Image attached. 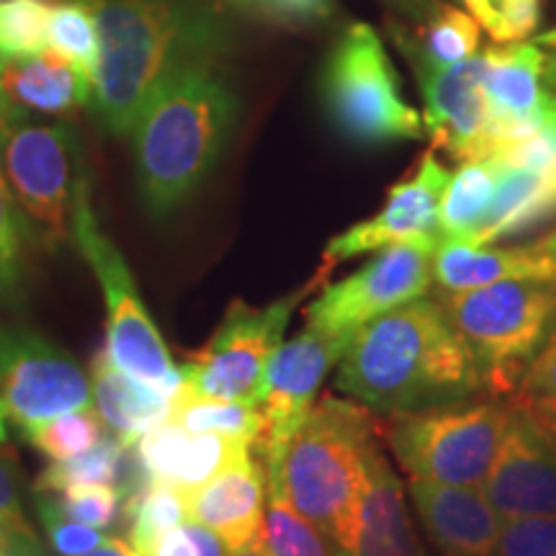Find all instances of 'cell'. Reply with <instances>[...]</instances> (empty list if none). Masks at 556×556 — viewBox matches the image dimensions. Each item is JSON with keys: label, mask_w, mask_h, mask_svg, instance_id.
Here are the masks:
<instances>
[{"label": "cell", "mask_w": 556, "mask_h": 556, "mask_svg": "<svg viewBox=\"0 0 556 556\" xmlns=\"http://www.w3.org/2000/svg\"><path fill=\"white\" fill-rule=\"evenodd\" d=\"M462 3L467 5L471 16L477 18V24L482 26L492 39L503 45V21H500L495 0H462Z\"/></svg>", "instance_id": "43"}, {"label": "cell", "mask_w": 556, "mask_h": 556, "mask_svg": "<svg viewBox=\"0 0 556 556\" xmlns=\"http://www.w3.org/2000/svg\"><path fill=\"white\" fill-rule=\"evenodd\" d=\"M0 80L18 109L65 116L93 103V80L54 52L0 58Z\"/></svg>", "instance_id": "22"}, {"label": "cell", "mask_w": 556, "mask_h": 556, "mask_svg": "<svg viewBox=\"0 0 556 556\" xmlns=\"http://www.w3.org/2000/svg\"><path fill=\"white\" fill-rule=\"evenodd\" d=\"M500 180L497 157L464 160L448 178L438 206V238L475 240L482 232Z\"/></svg>", "instance_id": "24"}, {"label": "cell", "mask_w": 556, "mask_h": 556, "mask_svg": "<svg viewBox=\"0 0 556 556\" xmlns=\"http://www.w3.org/2000/svg\"><path fill=\"white\" fill-rule=\"evenodd\" d=\"M448 178L446 165L435 157V152H426L415 173L389 189L387 201L374 217L348 227L325 245V266L332 268L356 255L377 253L394 242L435 235L438 206H441Z\"/></svg>", "instance_id": "17"}, {"label": "cell", "mask_w": 556, "mask_h": 556, "mask_svg": "<svg viewBox=\"0 0 556 556\" xmlns=\"http://www.w3.org/2000/svg\"><path fill=\"white\" fill-rule=\"evenodd\" d=\"M435 235H428L377 250L356 274L319 291L307 307V323L353 338L371 319L426 296L435 281Z\"/></svg>", "instance_id": "11"}, {"label": "cell", "mask_w": 556, "mask_h": 556, "mask_svg": "<svg viewBox=\"0 0 556 556\" xmlns=\"http://www.w3.org/2000/svg\"><path fill=\"white\" fill-rule=\"evenodd\" d=\"M238 111L217 60L186 65L152 96L131 129L139 197L152 219L173 217L197 197L227 148Z\"/></svg>", "instance_id": "3"}, {"label": "cell", "mask_w": 556, "mask_h": 556, "mask_svg": "<svg viewBox=\"0 0 556 556\" xmlns=\"http://www.w3.org/2000/svg\"><path fill=\"white\" fill-rule=\"evenodd\" d=\"M348 343L351 338L332 336L307 323L296 338L283 340L276 348L261 402L263 433L255 443L261 458L281 456L289 438L296 433L315 405L328 371L343 358Z\"/></svg>", "instance_id": "14"}, {"label": "cell", "mask_w": 556, "mask_h": 556, "mask_svg": "<svg viewBox=\"0 0 556 556\" xmlns=\"http://www.w3.org/2000/svg\"><path fill=\"white\" fill-rule=\"evenodd\" d=\"M405 58L426 60L430 65H456L479 54V24L471 13L451 5H441L435 16L422 26L420 39H409L405 31L394 29Z\"/></svg>", "instance_id": "25"}, {"label": "cell", "mask_w": 556, "mask_h": 556, "mask_svg": "<svg viewBox=\"0 0 556 556\" xmlns=\"http://www.w3.org/2000/svg\"><path fill=\"white\" fill-rule=\"evenodd\" d=\"M0 400L18 428L88 407L93 389L83 368L52 340L0 323Z\"/></svg>", "instance_id": "12"}, {"label": "cell", "mask_w": 556, "mask_h": 556, "mask_svg": "<svg viewBox=\"0 0 556 556\" xmlns=\"http://www.w3.org/2000/svg\"><path fill=\"white\" fill-rule=\"evenodd\" d=\"M21 116H26V111L18 109L16 103L9 99V93H5V88H3V80H0V131L9 127L11 122L21 119Z\"/></svg>", "instance_id": "46"}, {"label": "cell", "mask_w": 556, "mask_h": 556, "mask_svg": "<svg viewBox=\"0 0 556 556\" xmlns=\"http://www.w3.org/2000/svg\"><path fill=\"white\" fill-rule=\"evenodd\" d=\"M348 556H428L409 518L405 486L377 441L364 458L356 539Z\"/></svg>", "instance_id": "20"}, {"label": "cell", "mask_w": 556, "mask_h": 556, "mask_svg": "<svg viewBox=\"0 0 556 556\" xmlns=\"http://www.w3.org/2000/svg\"><path fill=\"white\" fill-rule=\"evenodd\" d=\"M0 173L34 238L50 250L73 240L75 201L88 170L70 124L11 122L0 131Z\"/></svg>", "instance_id": "8"}, {"label": "cell", "mask_w": 556, "mask_h": 556, "mask_svg": "<svg viewBox=\"0 0 556 556\" xmlns=\"http://www.w3.org/2000/svg\"><path fill=\"white\" fill-rule=\"evenodd\" d=\"M409 495L443 556H495L503 518L482 486L409 479Z\"/></svg>", "instance_id": "18"}, {"label": "cell", "mask_w": 556, "mask_h": 556, "mask_svg": "<svg viewBox=\"0 0 556 556\" xmlns=\"http://www.w3.org/2000/svg\"><path fill=\"white\" fill-rule=\"evenodd\" d=\"M484 101L490 119V155L546 124H556V54L510 41L484 52Z\"/></svg>", "instance_id": "13"}, {"label": "cell", "mask_w": 556, "mask_h": 556, "mask_svg": "<svg viewBox=\"0 0 556 556\" xmlns=\"http://www.w3.org/2000/svg\"><path fill=\"white\" fill-rule=\"evenodd\" d=\"M229 556H270V554L266 552V546H263V541L258 539L253 541V544L238 548V552H229Z\"/></svg>", "instance_id": "48"}, {"label": "cell", "mask_w": 556, "mask_h": 556, "mask_svg": "<svg viewBox=\"0 0 556 556\" xmlns=\"http://www.w3.org/2000/svg\"><path fill=\"white\" fill-rule=\"evenodd\" d=\"M536 45H541V47H554V45H556V29L546 31L544 37H539V39H536Z\"/></svg>", "instance_id": "50"}, {"label": "cell", "mask_w": 556, "mask_h": 556, "mask_svg": "<svg viewBox=\"0 0 556 556\" xmlns=\"http://www.w3.org/2000/svg\"><path fill=\"white\" fill-rule=\"evenodd\" d=\"M90 389L103 426L122 443H137L148 430L170 417V394L131 377L109 358L106 351L93 361Z\"/></svg>", "instance_id": "23"}, {"label": "cell", "mask_w": 556, "mask_h": 556, "mask_svg": "<svg viewBox=\"0 0 556 556\" xmlns=\"http://www.w3.org/2000/svg\"><path fill=\"white\" fill-rule=\"evenodd\" d=\"M497 13L503 21V45L523 41L539 26L541 0H497Z\"/></svg>", "instance_id": "38"}, {"label": "cell", "mask_w": 556, "mask_h": 556, "mask_svg": "<svg viewBox=\"0 0 556 556\" xmlns=\"http://www.w3.org/2000/svg\"><path fill=\"white\" fill-rule=\"evenodd\" d=\"M319 99L330 127L356 148L422 139L426 122L402 99L384 41L368 24H351L325 62Z\"/></svg>", "instance_id": "6"}, {"label": "cell", "mask_w": 556, "mask_h": 556, "mask_svg": "<svg viewBox=\"0 0 556 556\" xmlns=\"http://www.w3.org/2000/svg\"><path fill=\"white\" fill-rule=\"evenodd\" d=\"M47 0H0V58H34L47 52Z\"/></svg>", "instance_id": "32"}, {"label": "cell", "mask_w": 556, "mask_h": 556, "mask_svg": "<svg viewBox=\"0 0 556 556\" xmlns=\"http://www.w3.org/2000/svg\"><path fill=\"white\" fill-rule=\"evenodd\" d=\"M374 441L371 409L328 394L312 405L281 456L263 458L294 510L317 526L340 556L351 554L356 539L364 458Z\"/></svg>", "instance_id": "4"}, {"label": "cell", "mask_w": 556, "mask_h": 556, "mask_svg": "<svg viewBox=\"0 0 556 556\" xmlns=\"http://www.w3.org/2000/svg\"><path fill=\"white\" fill-rule=\"evenodd\" d=\"M99 26L93 106L111 135H131L152 96L178 70L219 60L229 47L222 18L197 0H83Z\"/></svg>", "instance_id": "2"}, {"label": "cell", "mask_w": 556, "mask_h": 556, "mask_svg": "<svg viewBox=\"0 0 556 556\" xmlns=\"http://www.w3.org/2000/svg\"><path fill=\"white\" fill-rule=\"evenodd\" d=\"M387 3L400 13H405L407 18L417 21L420 26H426L428 21L435 16V11L441 9L438 0H387ZM289 5L294 18H309L315 16V13H323L328 9V0H289Z\"/></svg>", "instance_id": "40"}, {"label": "cell", "mask_w": 556, "mask_h": 556, "mask_svg": "<svg viewBox=\"0 0 556 556\" xmlns=\"http://www.w3.org/2000/svg\"><path fill=\"white\" fill-rule=\"evenodd\" d=\"M389 417V446L409 479L482 486L510 420V402L464 400Z\"/></svg>", "instance_id": "7"}, {"label": "cell", "mask_w": 556, "mask_h": 556, "mask_svg": "<svg viewBox=\"0 0 556 556\" xmlns=\"http://www.w3.org/2000/svg\"><path fill=\"white\" fill-rule=\"evenodd\" d=\"M426 101V129L433 148L446 150L458 163L490 155V119L484 101V52L456 65H430L407 58Z\"/></svg>", "instance_id": "16"}, {"label": "cell", "mask_w": 556, "mask_h": 556, "mask_svg": "<svg viewBox=\"0 0 556 556\" xmlns=\"http://www.w3.org/2000/svg\"><path fill=\"white\" fill-rule=\"evenodd\" d=\"M541 417V415H539ZM544 420L548 422V428H552V433H554V438H556V420H552V417H544Z\"/></svg>", "instance_id": "51"}, {"label": "cell", "mask_w": 556, "mask_h": 556, "mask_svg": "<svg viewBox=\"0 0 556 556\" xmlns=\"http://www.w3.org/2000/svg\"><path fill=\"white\" fill-rule=\"evenodd\" d=\"M47 50L80 67L93 80L99 73V26L83 0H60L50 9Z\"/></svg>", "instance_id": "28"}, {"label": "cell", "mask_w": 556, "mask_h": 556, "mask_svg": "<svg viewBox=\"0 0 556 556\" xmlns=\"http://www.w3.org/2000/svg\"><path fill=\"white\" fill-rule=\"evenodd\" d=\"M253 448L219 433H191L170 417L137 441L152 482L168 484L184 497Z\"/></svg>", "instance_id": "21"}, {"label": "cell", "mask_w": 556, "mask_h": 556, "mask_svg": "<svg viewBox=\"0 0 556 556\" xmlns=\"http://www.w3.org/2000/svg\"><path fill=\"white\" fill-rule=\"evenodd\" d=\"M0 510L24 518V510H21L18 475L9 458H3V456H0Z\"/></svg>", "instance_id": "42"}, {"label": "cell", "mask_w": 556, "mask_h": 556, "mask_svg": "<svg viewBox=\"0 0 556 556\" xmlns=\"http://www.w3.org/2000/svg\"><path fill=\"white\" fill-rule=\"evenodd\" d=\"M124 516L129 520V546L139 556L165 531L186 523L189 510H186V497L178 490L155 482L144 495L124 505Z\"/></svg>", "instance_id": "30"}, {"label": "cell", "mask_w": 556, "mask_h": 556, "mask_svg": "<svg viewBox=\"0 0 556 556\" xmlns=\"http://www.w3.org/2000/svg\"><path fill=\"white\" fill-rule=\"evenodd\" d=\"M0 556H41L29 520L0 510Z\"/></svg>", "instance_id": "39"}, {"label": "cell", "mask_w": 556, "mask_h": 556, "mask_svg": "<svg viewBox=\"0 0 556 556\" xmlns=\"http://www.w3.org/2000/svg\"><path fill=\"white\" fill-rule=\"evenodd\" d=\"M186 528H189L193 544H197L201 556H227L229 548L225 546V541H222L217 533L208 531L204 526L193 523V520H186Z\"/></svg>", "instance_id": "44"}, {"label": "cell", "mask_w": 556, "mask_h": 556, "mask_svg": "<svg viewBox=\"0 0 556 556\" xmlns=\"http://www.w3.org/2000/svg\"><path fill=\"white\" fill-rule=\"evenodd\" d=\"M232 3L242 5V9L266 13V16H274V18H287V21L294 18L289 0H232Z\"/></svg>", "instance_id": "45"}, {"label": "cell", "mask_w": 556, "mask_h": 556, "mask_svg": "<svg viewBox=\"0 0 556 556\" xmlns=\"http://www.w3.org/2000/svg\"><path fill=\"white\" fill-rule=\"evenodd\" d=\"M83 556H137L135 552H131L129 544H124V541H116V539H109L106 544L93 548V552L83 554Z\"/></svg>", "instance_id": "47"}, {"label": "cell", "mask_w": 556, "mask_h": 556, "mask_svg": "<svg viewBox=\"0 0 556 556\" xmlns=\"http://www.w3.org/2000/svg\"><path fill=\"white\" fill-rule=\"evenodd\" d=\"M37 513H39L41 526H45L47 536L52 541L54 552L60 556H83L109 541L99 528L83 526L78 520L67 518L65 513H62V507L58 505V500L47 495V492H39Z\"/></svg>", "instance_id": "36"}, {"label": "cell", "mask_w": 556, "mask_h": 556, "mask_svg": "<svg viewBox=\"0 0 556 556\" xmlns=\"http://www.w3.org/2000/svg\"><path fill=\"white\" fill-rule=\"evenodd\" d=\"M495 556H556V516L503 520Z\"/></svg>", "instance_id": "37"}, {"label": "cell", "mask_w": 556, "mask_h": 556, "mask_svg": "<svg viewBox=\"0 0 556 556\" xmlns=\"http://www.w3.org/2000/svg\"><path fill=\"white\" fill-rule=\"evenodd\" d=\"M67 518L78 520L90 528H111L124 513L122 495L111 484H73L65 490L52 492Z\"/></svg>", "instance_id": "34"}, {"label": "cell", "mask_w": 556, "mask_h": 556, "mask_svg": "<svg viewBox=\"0 0 556 556\" xmlns=\"http://www.w3.org/2000/svg\"><path fill=\"white\" fill-rule=\"evenodd\" d=\"M139 556H201L197 544H193L189 528L186 523H180L170 531H165L155 544H152L148 552H142Z\"/></svg>", "instance_id": "41"}, {"label": "cell", "mask_w": 556, "mask_h": 556, "mask_svg": "<svg viewBox=\"0 0 556 556\" xmlns=\"http://www.w3.org/2000/svg\"><path fill=\"white\" fill-rule=\"evenodd\" d=\"M336 384L381 415L451 405L484 392L469 345L441 299L428 296L366 323L340 358Z\"/></svg>", "instance_id": "1"}, {"label": "cell", "mask_w": 556, "mask_h": 556, "mask_svg": "<svg viewBox=\"0 0 556 556\" xmlns=\"http://www.w3.org/2000/svg\"><path fill=\"white\" fill-rule=\"evenodd\" d=\"M482 490L503 520L556 516V438L544 417L510 402V420Z\"/></svg>", "instance_id": "15"}, {"label": "cell", "mask_w": 556, "mask_h": 556, "mask_svg": "<svg viewBox=\"0 0 556 556\" xmlns=\"http://www.w3.org/2000/svg\"><path fill=\"white\" fill-rule=\"evenodd\" d=\"M21 433L47 458L65 462V458L80 456L99 446L103 441V417L96 413L93 405H88L50 417V420L31 422V426L21 428Z\"/></svg>", "instance_id": "29"}, {"label": "cell", "mask_w": 556, "mask_h": 556, "mask_svg": "<svg viewBox=\"0 0 556 556\" xmlns=\"http://www.w3.org/2000/svg\"><path fill=\"white\" fill-rule=\"evenodd\" d=\"M26 225L0 173V304H18L26 291Z\"/></svg>", "instance_id": "31"}, {"label": "cell", "mask_w": 556, "mask_h": 556, "mask_svg": "<svg viewBox=\"0 0 556 556\" xmlns=\"http://www.w3.org/2000/svg\"><path fill=\"white\" fill-rule=\"evenodd\" d=\"M513 405L556 420V325L513 392Z\"/></svg>", "instance_id": "35"}, {"label": "cell", "mask_w": 556, "mask_h": 556, "mask_svg": "<svg viewBox=\"0 0 556 556\" xmlns=\"http://www.w3.org/2000/svg\"><path fill=\"white\" fill-rule=\"evenodd\" d=\"M438 299L469 345L486 392L513 397L556 325V283L507 278L467 291H443Z\"/></svg>", "instance_id": "5"}, {"label": "cell", "mask_w": 556, "mask_h": 556, "mask_svg": "<svg viewBox=\"0 0 556 556\" xmlns=\"http://www.w3.org/2000/svg\"><path fill=\"white\" fill-rule=\"evenodd\" d=\"M73 242L101 281L106 296V348L109 358L131 377L176 397L184 384L180 368L173 364L168 345L139 299L135 278L119 248L111 242L96 219L90 201V178L83 180L73 214Z\"/></svg>", "instance_id": "10"}, {"label": "cell", "mask_w": 556, "mask_h": 556, "mask_svg": "<svg viewBox=\"0 0 556 556\" xmlns=\"http://www.w3.org/2000/svg\"><path fill=\"white\" fill-rule=\"evenodd\" d=\"M268 505L263 516L261 541L270 556H340L332 541L302 518L278 486L276 477L266 471Z\"/></svg>", "instance_id": "26"}, {"label": "cell", "mask_w": 556, "mask_h": 556, "mask_svg": "<svg viewBox=\"0 0 556 556\" xmlns=\"http://www.w3.org/2000/svg\"><path fill=\"white\" fill-rule=\"evenodd\" d=\"M328 274L330 268L323 263L312 281L276 299L268 307H250L235 299L208 343L180 368V389L193 397L261 407L268 364L276 348L283 343L291 315Z\"/></svg>", "instance_id": "9"}, {"label": "cell", "mask_w": 556, "mask_h": 556, "mask_svg": "<svg viewBox=\"0 0 556 556\" xmlns=\"http://www.w3.org/2000/svg\"><path fill=\"white\" fill-rule=\"evenodd\" d=\"M266 492L263 458H255L250 451L189 492L186 510L189 520L217 533L229 552H238L261 539Z\"/></svg>", "instance_id": "19"}, {"label": "cell", "mask_w": 556, "mask_h": 556, "mask_svg": "<svg viewBox=\"0 0 556 556\" xmlns=\"http://www.w3.org/2000/svg\"><path fill=\"white\" fill-rule=\"evenodd\" d=\"M9 415H5V407H3V400H0V443H5V438H9Z\"/></svg>", "instance_id": "49"}, {"label": "cell", "mask_w": 556, "mask_h": 556, "mask_svg": "<svg viewBox=\"0 0 556 556\" xmlns=\"http://www.w3.org/2000/svg\"><path fill=\"white\" fill-rule=\"evenodd\" d=\"M124 443L114 435H103L99 446H93L86 454L54 462L45 475L39 477V492H60L73 484H111L114 486L116 467H119Z\"/></svg>", "instance_id": "33"}, {"label": "cell", "mask_w": 556, "mask_h": 556, "mask_svg": "<svg viewBox=\"0 0 556 556\" xmlns=\"http://www.w3.org/2000/svg\"><path fill=\"white\" fill-rule=\"evenodd\" d=\"M170 420L191 433H219L235 441H245L250 446H255L263 433L261 407L193 397L184 389L173 397Z\"/></svg>", "instance_id": "27"}]
</instances>
